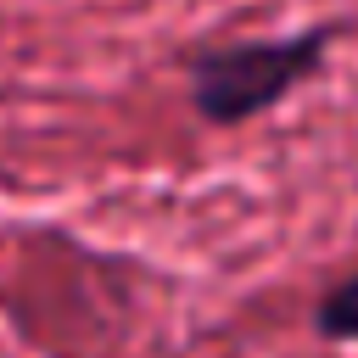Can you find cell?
I'll return each instance as SVG.
<instances>
[{"label":"cell","mask_w":358,"mask_h":358,"mask_svg":"<svg viewBox=\"0 0 358 358\" xmlns=\"http://www.w3.org/2000/svg\"><path fill=\"white\" fill-rule=\"evenodd\" d=\"M336 28H296L280 39H235V45H213L201 56H190V106L218 123H252L268 106H280L302 78H313L330 56Z\"/></svg>","instance_id":"cell-1"},{"label":"cell","mask_w":358,"mask_h":358,"mask_svg":"<svg viewBox=\"0 0 358 358\" xmlns=\"http://www.w3.org/2000/svg\"><path fill=\"white\" fill-rule=\"evenodd\" d=\"M313 330H319L324 341H358V268H352L347 280H336V285L319 296Z\"/></svg>","instance_id":"cell-2"}]
</instances>
